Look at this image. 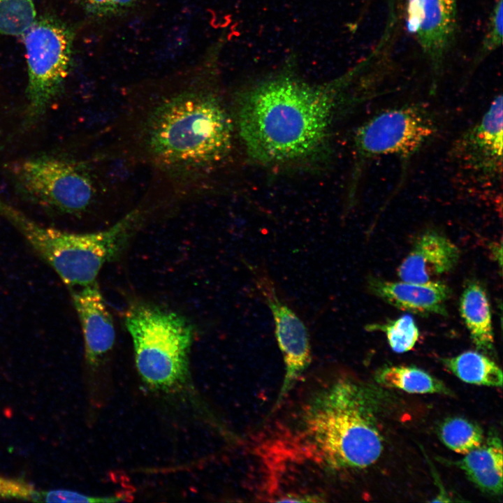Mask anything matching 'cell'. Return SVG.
<instances>
[{"label": "cell", "mask_w": 503, "mask_h": 503, "mask_svg": "<svg viewBox=\"0 0 503 503\" xmlns=\"http://www.w3.org/2000/svg\"><path fill=\"white\" fill-rule=\"evenodd\" d=\"M329 85H310L279 76L241 96L236 112L240 136L249 155L262 163L289 162L312 155L324 145L345 89L361 73Z\"/></svg>", "instance_id": "obj_1"}, {"label": "cell", "mask_w": 503, "mask_h": 503, "mask_svg": "<svg viewBox=\"0 0 503 503\" xmlns=\"http://www.w3.org/2000/svg\"><path fill=\"white\" fill-rule=\"evenodd\" d=\"M286 439L314 465L330 472L370 467L383 450L374 402L363 386L349 379L311 397Z\"/></svg>", "instance_id": "obj_2"}, {"label": "cell", "mask_w": 503, "mask_h": 503, "mask_svg": "<svg viewBox=\"0 0 503 503\" xmlns=\"http://www.w3.org/2000/svg\"><path fill=\"white\" fill-rule=\"evenodd\" d=\"M147 148L168 171L194 175L222 161L232 147L233 126L214 93L192 87L156 105L145 124Z\"/></svg>", "instance_id": "obj_3"}, {"label": "cell", "mask_w": 503, "mask_h": 503, "mask_svg": "<svg viewBox=\"0 0 503 503\" xmlns=\"http://www.w3.org/2000/svg\"><path fill=\"white\" fill-rule=\"evenodd\" d=\"M0 215L24 238L38 255L69 287L96 282L107 261L124 246L138 218L134 210L108 229L75 233L43 226L0 197Z\"/></svg>", "instance_id": "obj_4"}, {"label": "cell", "mask_w": 503, "mask_h": 503, "mask_svg": "<svg viewBox=\"0 0 503 503\" xmlns=\"http://www.w3.org/2000/svg\"><path fill=\"white\" fill-rule=\"evenodd\" d=\"M125 323L142 379L162 391L183 386L189 376L193 337L189 322L173 312L138 304L129 309Z\"/></svg>", "instance_id": "obj_5"}, {"label": "cell", "mask_w": 503, "mask_h": 503, "mask_svg": "<svg viewBox=\"0 0 503 503\" xmlns=\"http://www.w3.org/2000/svg\"><path fill=\"white\" fill-rule=\"evenodd\" d=\"M28 82L23 127L34 125L60 94L72 63L73 34L52 17L36 18L23 34Z\"/></svg>", "instance_id": "obj_6"}, {"label": "cell", "mask_w": 503, "mask_h": 503, "mask_svg": "<svg viewBox=\"0 0 503 503\" xmlns=\"http://www.w3.org/2000/svg\"><path fill=\"white\" fill-rule=\"evenodd\" d=\"M7 171L22 198L57 213L82 212L95 196L84 166L68 158L48 154L24 158L10 163Z\"/></svg>", "instance_id": "obj_7"}, {"label": "cell", "mask_w": 503, "mask_h": 503, "mask_svg": "<svg viewBox=\"0 0 503 503\" xmlns=\"http://www.w3.org/2000/svg\"><path fill=\"white\" fill-rule=\"evenodd\" d=\"M437 131L435 117L429 108L420 104L388 108L374 115L354 136L355 179L368 161L381 156L398 157L404 168Z\"/></svg>", "instance_id": "obj_8"}, {"label": "cell", "mask_w": 503, "mask_h": 503, "mask_svg": "<svg viewBox=\"0 0 503 503\" xmlns=\"http://www.w3.org/2000/svg\"><path fill=\"white\" fill-rule=\"evenodd\" d=\"M502 95L494 97L482 117L453 143L449 159L458 179L484 196L502 198Z\"/></svg>", "instance_id": "obj_9"}, {"label": "cell", "mask_w": 503, "mask_h": 503, "mask_svg": "<svg viewBox=\"0 0 503 503\" xmlns=\"http://www.w3.org/2000/svg\"><path fill=\"white\" fill-rule=\"evenodd\" d=\"M406 24L428 63L435 92L457 29L456 0H406Z\"/></svg>", "instance_id": "obj_10"}, {"label": "cell", "mask_w": 503, "mask_h": 503, "mask_svg": "<svg viewBox=\"0 0 503 503\" xmlns=\"http://www.w3.org/2000/svg\"><path fill=\"white\" fill-rule=\"evenodd\" d=\"M252 270L256 285L273 316L275 336L285 365L284 378L274 407L276 409L311 362L309 337L303 322L279 298L269 277L258 270Z\"/></svg>", "instance_id": "obj_11"}, {"label": "cell", "mask_w": 503, "mask_h": 503, "mask_svg": "<svg viewBox=\"0 0 503 503\" xmlns=\"http://www.w3.org/2000/svg\"><path fill=\"white\" fill-rule=\"evenodd\" d=\"M267 467V496L274 502H322L323 496L313 486L302 469L310 462L284 439L264 451Z\"/></svg>", "instance_id": "obj_12"}, {"label": "cell", "mask_w": 503, "mask_h": 503, "mask_svg": "<svg viewBox=\"0 0 503 503\" xmlns=\"http://www.w3.org/2000/svg\"><path fill=\"white\" fill-rule=\"evenodd\" d=\"M71 291L83 333L85 358L90 366H96L114 344L112 319L96 282Z\"/></svg>", "instance_id": "obj_13"}, {"label": "cell", "mask_w": 503, "mask_h": 503, "mask_svg": "<svg viewBox=\"0 0 503 503\" xmlns=\"http://www.w3.org/2000/svg\"><path fill=\"white\" fill-rule=\"evenodd\" d=\"M459 258V249L451 240L428 231L416 238L397 273L402 281L426 283L452 270Z\"/></svg>", "instance_id": "obj_14"}, {"label": "cell", "mask_w": 503, "mask_h": 503, "mask_svg": "<svg viewBox=\"0 0 503 503\" xmlns=\"http://www.w3.org/2000/svg\"><path fill=\"white\" fill-rule=\"evenodd\" d=\"M368 288L374 295L398 309L423 315L447 314L446 303L451 289L441 281L414 283L371 277Z\"/></svg>", "instance_id": "obj_15"}, {"label": "cell", "mask_w": 503, "mask_h": 503, "mask_svg": "<svg viewBox=\"0 0 503 503\" xmlns=\"http://www.w3.org/2000/svg\"><path fill=\"white\" fill-rule=\"evenodd\" d=\"M468 479L482 491L500 495L502 492L503 452L501 439L490 436L456 462Z\"/></svg>", "instance_id": "obj_16"}, {"label": "cell", "mask_w": 503, "mask_h": 503, "mask_svg": "<svg viewBox=\"0 0 503 503\" xmlns=\"http://www.w3.org/2000/svg\"><path fill=\"white\" fill-rule=\"evenodd\" d=\"M460 316L476 348L491 351L494 333L490 306L485 289L476 281L467 282L459 302Z\"/></svg>", "instance_id": "obj_17"}, {"label": "cell", "mask_w": 503, "mask_h": 503, "mask_svg": "<svg viewBox=\"0 0 503 503\" xmlns=\"http://www.w3.org/2000/svg\"><path fill=\"white\" fill-rule=\"evenodd\" d=\"M375 379L381 386L410 393L453 394L443 381L414 366H386L377 372Z\"/></svg>", "instance_id": "obj_18"}, {"label": "cell", "mask_w": 503, "mask_h": 503, "mask_svg": "<svg viewBox=\"0 0 503 503\" xmlns=\"http://www.w3.org/2000/svg\"><path fill=\"white\" fill-rule=\"evenodd\" d=\"M445 367L461 381L479 386L501 387V368L483 353L468 351L455 356L442 358Z\"/></svg>", "instance_id": "obj_19"}, {"label": "cell", "mask_w": 503, "mask_h": 503, "mask_svg": "<svg viewBox=\"0 0 503 503\" xmlns=\"http://www.w3.org/2000/svg\"><path fill=\"white\" fill-rule=\"evenodd\" d=\"M444 444L460 454L465 455L484 442L482 429L474 423L461 417H451L442 422L438 430Z\"/></svg>", "instance_id": "obj_20"}, {"label": "cell", "mask_w": 503, "mask_h": 503, "mask_svg": "<svg viewBox=\"0 0 503 503\" xmlns=\"http://www.w3.org/2000/svg\"><path fill=\"white\" fill-rule=\"evenodd\" d=\"M36 16L34 0H0V34L23 35Z\"/></svg>", "instance_id": "obj_21"}, {"label": "cell", "mask_w": 503, "mask_h": 503, "mask_svg": "<svg viewBox=\"0 0 503 503\" xmlns=\"http://www.w3.org/2000/svg\"><path fill=\"white\" fill-rule=\"evenodd\" d=\"M367 329L385 333L389 346L396 353H404L412 349L419 337L418 328L409 314L385 323L368 325Z\"/></svg>", "instance_id": "obj_22"}, {"label": "cell", "mask_w": 503, "mask_h": 503, "mask_svg": "<svg viewBox=\"0 0 503 503\" xmlns=\"http://www.w3.org/2000/svg\"><path fill=\"white\" fill-rule=\"evenodd\" d=\"M502 30L503 0H496L488 18L487 28L476 53L474 64H480L502 45Z\"/></svg>", "instance_id": "obj_23"}, {"label": "cell", "mask_w": 503, "mask_h": 503, "mask_svg": "<svg viewBox=\"0 0 503 503\" xmlns=\"http://www.w3.org/2000/svg\"><path fill=\"white\" fill-rule=\"evenodd\" d=\"M90 15L99 17H110L129 10L140 0H75Z\"/></svg>", "instance_id": "obj_24"}, {"label": "cell", "mask_w": 503, "mask_h": 503, "mask_svg": "<svg viewBox=\"0 0 503 503\" xmlns=\"http://www.w3.org/2000/svg\"><path fill=\"white\" fill-rule=\"evenodd\" d=\"M0 497L41 502V491L23 480L0 476Z\"/></svg>", "instance_id": "obj_25"}, {"label": "cell", "mask_w": 503, "mask_h": 503, "mask_svg": "<svg viewBox=\"0 0 503 503\" xmlns=\"http://www.w3.org/2000/svg\"><path fill=\"white\" fill-rule=\"evenodd\" d=\"M120 497H92L67 490L41 491V502H114Z\"/></svg>", "instance_id": "obj_26"}]
</instances>
